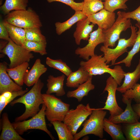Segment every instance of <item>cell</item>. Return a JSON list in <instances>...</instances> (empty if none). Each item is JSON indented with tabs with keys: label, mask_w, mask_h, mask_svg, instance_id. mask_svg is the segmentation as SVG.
<instances>
[{
	"label": "cell",
	"mask_w": 140,
	"mask_h": 140,
	"mask_svg": "<svg viewBox=\"0 0 140 140\" xmlns=\"http://www.w3.org/2000/svg\"><path fill=\"white\" fill-rule=\"evenodd\" d=\"M92 76L80 66L78 70L72 72L67 77L66 86L70 88H77L80 85L87 81Z\"/></svg>",
	"instance_id": "20"
},
{
	"label": "cell",
	"mask_w": 140,
	"mask_h": 140,
	"mask_svg": "<svg viewBox=\"0 0 140 140\" xmlns=\"http://www.w3.org/2000/svg\"><path fill=\"white\" fill-rule=\"evenodd\" d=\"M136 26L138 28V30L136 32L137 34L135 43L132 49L128 52L127 57L122 60L115 63L114 65H118L122 63L125 64V66L130 67L131 65L132 60L135 55L139 52L140 50V24L137 23Z\"/></svg>",
	"instance_id": "28"
},
{
	"label": "cell",
	"mask_w": 140,
	"mask_h": 140,
	"mask_svg": "<svg viewBox=\"0 0 140 140\" xmlns=\"http://www.w3.org/2000/svg\"><path fill=\"white\" fill-rule=\"evenodd\" d=\"M90 23L87 17L77 22L75 30L73 34L76 45H79L82 40H88L95 25L92 23L90 24Z\"/></svg>",
	"instance_id": "17"
},
{
	"label": "cell",
	"mask_w": 140,
	"mask_h": 140,
	"mask_svg": "<svg viewBox=\"0 0 140 140\" xmlns=\"http://www.w3.org/2000/svg\"><path fill=\"white\" fill-rule=\"evenodd\" d=\"M44 85L39 79L28 92L10 102L11 106L17 103L24 104L25 106V112L22 115L16 117L15 122L23 121L30 117H32L40 111L39 106L44 104L41 90Z\"/></svg>",
	"instance_id": "1"
},
{
	"label": "cell",
	"mask_w": 140,
	"mask_h": 140,
	"mask_svg": "<svg viewBox=\"0 0 140 140\" xmlns=\"http://www.w3.org/2000/svg\"><path fill=\"white\" fill-rule=\"evenodd\" d=\"M100 0V1H102V0H104V1H105V0Z\"/></svg>",
	"instance_id": "43"
},
{
	"label": "cell",
	"mask_w": 140,
	"mask_h": 140,
	"mask_svg": "<svg viewBox=\"0 0 140 140\" xmlns=\"http://www.w3.org/2000/svg\"><path fill=\"white\" fill-rule=\"evenodd\" d=\"M103 130L111 137L113 140H125L122 130V126L117 124L104 118L103 122Z\"/></svg>",
	"instance_id": "25"
},
{
	"label": "cell",
	"mask_w": 140,
	"mask_h": 140,
	"mask_svg": "<svg viewBox=\"0 0 140 140\" xmlns=\"http://www.w3.org/2000/svg\"><path fill=\"white\" fill-rule=\"evenodd\" d=\"M104 9L103 2L100 0H84L82 12L87 16Z\"/></svg>",
	"instance_id": "31"
},
{
	"label": "cell",
	"mask_w": 140,
	"mask_h": 140,
	"mask_svg": "<svg viewBox=\"0 0 140 140\" xmlns=\"http://www.w3.org/2000/svg\"><path fill=\"white\" fill-rule=\"evenodd\" d=\"M24 29L25 31L26 40L36 41H46L45 37L41 33L40 27Z\"/></svg>",
	"instance_id": "36"
},
{
	"label": "cell",
	"mask_w": 140,
	"mask_h": 140,
	"mask_svg": "<svg viewBox=\"0 0 140 140\" xmlns=\"http://www.w3.org/2000/svg\"><path fill=\"white\" fill-rule=\"evenodd\" d=\"M44 104L46 106L45 115L50 122L56 121L63 122L65 116L69 110V104L53 95L42 94Z\"/></svg>",
	"instance_id": "5"
},
{
	"label": "cell",
	"mask_w": 140,
	"mask_h": 140,
	"mask_svg": "<svg viewBox=\"0 0 140 140\" xmlns=\"http://www.w3.org/2000/svg\"><path fill=\"white\" fill-rule=\"evenodd\" d=\"M46 63L48 66L59 70L67 77L72 72L71 68L61 59H53L47 57Z\"/></svg>",
	"instance_id": "34"
},
{
	"label": "cell",
	"mask_w": 140,
	"mask_h": 140,
	"mask_svg": "<svg viewBox=\"0 0 140 140\" xmlns=\"http://www.w3.org/2000/svg\"><path fill=\"white\" fill-rule=\"evenodd\" d=\"M120 14L123 18L136 20L137 22V23L140 24V5L133 11L127 12L120 11Z\"/></svg>",
	"instance_id": "39"
},
{
	"label": "cell",
	"mask_w": 140,
	"mask_h": 140,
	"mask_svg": "<svg viewBox=\"0 0 140 140\" xmlns=\"http://www.w3.org/2000/svg\"><path fill=\"white\" fill-rule=\"evenodd\" d=\"M94 108H90L89 103L78 105L75 109H69L66 115L63 122L70 129L74 135L82 123L90 115Z\"/></svg>",
	"instance_id": "9"
},
{
	"label": "cell",
	"mask_w": 140,
	"mask_h": 140,
	"mask_svg": "<svg viewBox=\"0 0 140 140\" xmlns=\"http://www.w3.org/2000/svg\"><path fill=\"white\" fill-rule=\"evenodd\" d=\"M131 34L128 39L120 38L118 44L114 48H110L104 45L101 46L100 50L102 52L103 57L106 60L107 64L111 63V65H114L117 59L120 56L127 52L128 48L133 46L136 39L137 27L131 25L130 26Z\"/></svg>",
	"instance_id": "6"
},
{
	"label": "cell",
	"mask_w": 140,
	"mask_h": 140,
	"mask_svg": "<svg viewBox=\"0 0 140 140\" xmlns=\"http://www.w3.org/2000/svg\"><path fill=\"white\" fill-rule=\"evenodd\" d=\"M124 75V79L123 84L117 89V90L123 94L131 88L140 79V59L135 70L132 72L125 73Z\"/></svg>",
	"instance_id": "21"
},
{
	"label": "cell",
	"mask_w": 140,
	"mask_h": 140,
	"mask_svg": "<svg viewBox=\"0 0 140 140\" xmlns=\"http://www.w3.org/2000/svg\"><path fill=\"white\" fill-rule=\"evenodd\" d=\"M28 0H5L0 8V11L4 15H6L14 10L27 9Z\"/></svg>",
	"instance_id": "27"
},
{
	"label": "cell",
	"mask_w": 140,
	"mask_h": 140,
	"mask_svg": "<svg viewBox=\"0 0 140 140\" xmlns=\"http://www.w3.org/2000/svg\"><path fill=\"white\" fill-rule=\"evenodd\" d=\"M106 82V85L103 92L107 91L108 95L105 105L103 108L99 109L109 110L110 115V116H114L121 114L124 111L118 106L116 99V92L118 84L111 75L107 79Z\"/></svg>",
	"instance_id": "11"
},
{
	"label": "cell",
	"mask_w": 140,
	"mask_h": 140,
	"mask_svg": "<svg viewBox=\"0 0 140 140\" xmlns=\"http://www.w3.org/2000/svg\"><path fill=\"white\" fill-rule=\"evenodd\" d=\"M132 107L134 111L140 117V103L133 105Z\"/></svg>",
	"instance_id": "41"
},
{
	"label": "cell",
	"mask_w": 140,
	"mask_h": 140,
	"mask_svg": "<svg viewBox=\"0 0 140 140\" xmlns=\"http://www.w3.org/2000/svg\"><path fill=\"white\" fill-rule=\"evenodd\" d=\"M28 62H26L14 68H7L6 69L7 72L10 78L20 86H23L24 83V76L29 66Z\"/></svg>",
	"instance_id": "26"
},
{
	"label": "cell",
	"mask_w": 140,
	"mask_h": 140,
	"mask_svg": "<svg viewBox=\"0 0 140 140\" xmlns=\"http://www.w3.org/2000/svg\"><path fill=\"white\" fill-rule=\"evenodd\" d=\"M92 77H90L87 81L80 85L76 89L68 92L66 95L67 97L74 98L78 102H81L84 97L87 96L89 92L95 88L94 85L92 83Z\"/></svg>",
	"instance_id": "22"
},
{
	"label": "cell",
	"mask_w": 140,
	"mask_h": 140,
	"mask_svg": "<svg viewBox=\"0 0 140 140\" xmlns=\"http://www.w3.org/2000/svg\"><path fill=\"white\" fill-rule=\"evenodd\" d=\"M56 131L59 140H74V135L67 125L62 121L50 122Z\"/></svg>",
	"instance_id": "29"
},
{
	"label": "cell",
	"mask_w": 140,
	"mask_h": 140,
	"mask_svg": "<svg viewBox=\"0 0 140 140\" xmlns=\"http://www.w3.org/2000/svg\"><path fill=\"white\" fill-rule=\"evenodd\" d=\"M90 22L94 25H97L102 30L110 28L115 22V14L103 9L95 13L87 16Z\"/></svg>",
	"instance_id": "13"
},
{
	"label": "cell",
	"mask_w": 140,
	"mask_h": 140,
	"mask_svg": "<svg viewBox=\"0 0 140 140\" xmlns=\"http://www.w3.org/2000/svg\"><path fill=\"white\" fill-rule=\"evenodd\" d=\"M46 41H36L26 40L22 46L30 52L39 53L41 55L47 54L46 48Z\"/></svg>",
	"instance_id": "32"
},
{
	"label": "cell",
	"mask_w": 140,
	"mask_h": 140,
	"mask_svg": "<svg viewBox=\"0 0 140 140\" xmlns=\"http://www.w3.org/2000/svg\"><path fill=\"white\" fill-rule=\"evenodd\" d=\"M122 101L131 99L136 103H140V84L136 83L122 95Z\"/></svg>",
	"instance_id": "37"
},
{
	"label": "cell",
	"mask_w": 140,
	"mask_h": 140,
	"mask_svg": "<svg viewBox=\"0 0 140 140\" xmlns=\"http://www.w3.org/2000/svg\"><path fill=\"white\" fill-rule=\"evenodd\" d=\"M122 128L127 140L140 139V122L129 124L124 123Z\"/></svg>",
	"instance_id": "30"
},
{
	"label": "cell",
	"mask_w": 140,
	"mask_h": 140,
	"mask_svg": "<svg viewBox=\"0 0 140 140\" xmlns=\"http://www.w3.org/2000/svg\"><path fill=\"white\" fill-rule=\"evenodd\" d=\"M0 52L6 55L9 58L10 62L9 68H14L26 62H29L34 57L31 52L22 46L17 44L10 38Z\"/></svg>",
	"instance_id": "8"
},
{
	"label": "cell",
	"mask_w": 140,
	"mask_h": 140,
	"mask_svg": "<svg viewBox=\"0 0 140 140\" xmlns=\"http://www.w3.org/2000/svg\"></svg>",
	"instance_id": "44"
},
{
	"label": "cell",
	"mask_w": 140,
	"mask_h": 140,
	"mask_svg": "<svg viewBox=\"0 0 140 140\" xmlns=\"http://www.w3.org/2000/svg\"><path fill=\"white\" fill-rule=\"evenodd\" d=\"M132 100H122L127 105L125 110L121 114L114 116L109 117L108 119L115 124L126 123L132 124L138 122L140 117L133 110L131 105Z\"/></svg>",
	"instance_id": "14"
},
{
	"label": "cell",
	"mask_w": 140,
	"mask_h": 140,
	"mask_svg": "<svg viewBox=\"0 0 140 140\" xmlns=\"http://www.w3.org/2000/svg\"><path fill=\"white\" fill-rule=\"evenodd\" d=\"M4 20L8 23L24 29L41 27L39 16L30 8L25 10H14L6 15Z\"/></svg>",
	"instance_id": "3"
},
{
	"label": "cell",
	"mask_w": 140,
	"mask_h": 140,
	"mask_svg": "<svg viewBox=\"0 0 140 140\" xmlns=\"http://www.w3.org/2000/svg\"><path fill=\"white\" fill-rule=\"evenodd\" d=\"M2 131L0 140H25L16 131L9 120L8 114L4 113L2 115Z\"/></svg>",
	"instance_id": "18"
},
{
	"label": "cell",
	"mask_w": 140,
	"mask_h": 140,
	"mask_svg": "<svg viewBox=\"0 0 140 140\" xmlns=\"http://www.w3.org/2000/svg\"><path fill=\"white\" fill-rule=\"evenodd\" d=\"M3 22L8 31L10 38L17 44L22 46L26 40L25 29L9 24L4 20Z\"/></svg>",
	"instance_id": "24"
},
{
	"label": "cell",
	"mask_w": 140,
	"mask_h": 140,
	"mask_svg": "<svg viewBox=\"0 0 140 140\" xmlns=\"http://www.w3.org/2000/svg\"><path fill=\"white\" fill-rule=\"evenodd\" d=\"M0 38L8 41L10 38L8 31L2 19L0 22Z\"/></svg>",
	"instance_id": "40"
},
{
	"label": "cell",
	"mask_w": 140,
	"mask_h": 140,
	"mask_svg": "<svg viewBox=\"0 0 140 140\" xmlns=\"http://www.w3.org/2000/svg\"><path fill=\"white\" fill-rule=\"evenodd\" d=\"M28 89L16 91L6 92L0 95V114L6 106L16 97L22 96L28 91Z\"/></svg>",
	"instance_id": "33"
},
{
	"label": "cell",
	"mask_w": 140,
	"mask_h": 140,
	"mask_svg": "<svg viewBox=\"0 0 140 140\" xmlns=\"http://www.w3.org/2000/svg\"><path fill=\"white\" fill-rule=\"evenodd\" d=\"M103 55L95 54L86 61H81L80 65L91 76L101 75L105 73L109 74L115 79L118 85L120 86L126 72L124 71L122 66L119 65L115 66L113 69L109 67Z\"/></svg>",
	"instance_id": "2"
},
{
	"label": "cell",
	"mask_w": 140,
	"mask_h": 140,
	"mask_svg": "<svg viewBox=\"0 0 140 140\" xmlns=\"http://www.w3.org/2000/svg\"><path fill=\"white\" fill-rule=\"evenodd\" d=\"M118 17L113 25L109 28L102 30L104 35L105 41L104 46L112 48L115 46L116 42L120 39L121 33L130 27L132 25L130 19L123 17L120 11L117 12Z\"/></svg>",
	"instance_id": "10"
},
{
	"label": "cell",
	"mask_w": 140,
	"mask_h": 140,
	"mask_svg": "<svg viewBox=\"0 0 140 140\" xmlns=\"http://www.w3.org/2000/svg\"><path fill=\"white\" fill-rule=\"evenodd\" d=\"M46 109V106L44 104H43L40 111L31 119L26 121H15L12 123L14 128L20 135H22L29 130H40L46 133L52 140L54 139L55 138L47 127L45 119Z\"/></svg>",
	"instance_id": "7"
},
{
	"label": "cell",
	"mask_w": 140,
	"mask_h": 140,
	"mask_svg": "<svg viewBox=\"0 0 140 140\" xmlns=\"http://www.w3.org/2000/svg\"><path fill=\"white\" fill-rule=\"evenodd\" d=\"M7 64L5 62L0 63V94L6 92L16 91L22 88L10 78L6 71Z\"/></svg>",
	"instance_id": "15"
},
{
	"label": "cell",
	"mask_w": 140,
	"mask_h": 140,
	"mask_svg": "<svg viewBox=\"0 0 140 140\" xmlns=\"http://www.w3.org/2000/svg\"><path fill=\"white\" fill-rule=\"evenodd\" d=\"M129 0H105L103 2L104 9L111 12L118 9L126 10L128 6L125 3Z\"/></svg>",
	"instance_id": "35"
},
{
	"label": "cell",
	"mask_w": 140,
	"mask_h": 140,
	"mask_svg": "<svg viewBox=\"0 0 140 140\" xmlns=\"http://www.w3.org/2000/svg\"><path fill=\"white\" fill-rule=\"evenodd\" d=\"M47 70V68L41 63V60L37 59L31 69L26 71L25 74L23 79L24 83L29 87L34 85Z\"/></svg>",
	"instance_id": "16"
},
{
	"label": "cell",
	"mask_w": 140,
	"mask_h": 140,
	"mask_svg": "<svg viewBox=\"0 0 140 140\" xmlns=\"http://www.w3.org/2000/svg\"><path fill=\"white\" fill-rule=\"evenodd\" d=\"M49 3L54 2H58L65 4L69 6L75 11H82L83 8V2H76L74 0H47Z\"/></svg>",
	"instance_id": "38"
},
{
	"label": "cell",
	"mask_w": 140,
	"mask_h": 140,
	"mask_svg": "<svg viewBox=\"0 0 140 140\" xmlns=\"http://www.w3.org/2000/svg\"><path fill=\"white\" fill-rule=\"evenodd\" d=\"M88 40V43L86 46L82 48L78 47L75 52L76 54L86 60L95 54V49L98 45L104 43L105 37L102 30L98 27L90 33Z\"/></svg>",
	"instance_id": "12"
},
{
	"label": "cell",
	"mask_w": 140,
	"mask_h": 140,
	"mask_svg": "<svg viewBox=\"0 0 140 140\" xmlns=\"http://www.w3.org/2000/svg\"><path fill=\"white\" fill-rule=\"evenodd\" d=\"M87 16L82 11H76L74 15L66 21L63 22H56L55 24L57 34L60 35L79 21L86 18Z\"/></svg>",
	"instance_id": "23"
},
{
	"label": "cell",
	"mask_w": 140,
	"mask_h": 140,
	"mask_svg": "<svg viewBox=\"0 0 140 140\" xmlns=\"http://www.w3.org/2000/svg\"><path fill=\"white\" fill-rule=\"evenodd\" d=\"M107 112L99 108H94L88 120H86L83 128L74 135V140H78L88 134H93L102 139L103 137V125Z\"/></svg>",
	"instance_id": "4"
},
{
	"label": "cell",
	"mask_w": 140,
	"mask_h": 140,
	"mask_svg": "<svg viewBox=\"0 0 140 140\" xmlns=\"http://www.w3.org/2000/svg\"><path fill=\"white\" fill-rule=\"evenodd\" d=\"M8 41L4 40H1L0 41V52L6 46L8 43Z\"/></svg>",
	"instance_id": "42"
},
{
	"label": "cell",
	"mask_w": 140,
	"mask_h": 140,
	"mask_svg": "<svg viewBox=\"0 0 140 140\" xmlns=\"http://www.w3.org/2000/svg\"><path fill=\"white\" fill-rule=\"evenodd\" d=\"M65 78V75L64 74L56 77L51 75H49L47 80V89L46 93L51 94L55 93L56 95L58 96L64 95L65 92L64 85Z\"/></svg>",
	"instance_id": "19"
}]
</instances>
